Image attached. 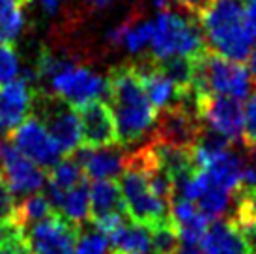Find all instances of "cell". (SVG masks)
I'll list each match as a JSON object with an SVG mask.
<instances>
[{
  "label": "cell",
  "mask_w": 256,
  "mask_h": 254,
  "mask_svg": "<svg viewBox=\"0 0 256 254\" xmlns=\"http://www.w3.org/2000/svg\"><path fill=\"white\" fill-rule=\"evenodd\" d=\"M122 144L105 148H84L73 152V157L80 162L82 172L88 180H116L126 168V156L120 150Z\"/></svg>",
  "instance_id": "obj_14"
},
{
  "label": "cell",
  "mask_w": 256,
  "mask_h": 254,
  "mask_svg": "<svg viewBox=\"0 0 256 254\" xmlns=\"http://www.w3.org/2000/svg\"><path fill=\"white\" fill-rule=\"evenodd\" d=\"M230 198H232V194L228 190L220 189V187H217V185L210 182L206 189L202 190V194L196 198V206H198V210L206 215L208 219L215 220L219 219L220 215L226 213L228 206H230Z\"/></svg>",
  "instance_id": "obj_24"
},
{
  "label": "cell",
  "mask_w": 256,
  "mask_h": 254,
  "mask_svg": "<svg viewBox=\"0 0 256 254\" xmlns=\"http://www.w3.org/2000/svg\"><path fill=\"white\" fill-rule=\"evenodd\" d=\"M196 110L208 127L224 134L230 142H243L245 122L240 99L222 94H200L196 96Z\"/></svg>",
  "instance_id": "obj_10"
},
{
  "label": "cell",
  "mask_w": 256,
  "mask_h": 254,
  "mask_svg": "<svg viewBox=\"0 0 256 254\" xmlns=\"http://www.w3.org/2000/svg\"><path fill=\"white\" fill-rule=\"evenodd\" d=\"M21 73V62L19 54L12 42L0 43V86L12 82Z\"/></svg>",
  "instance_id": "obj_28"
},
{
  "label": "cell",
  "mask_w": 256,
  "mask_h": 254,
  "mask_svg": "<svg viewBox=\"0 0 256 254\" xmlns=\"http://www.w3.org/2000/svg\"><path fill=\"white\" fill-rule=\"evenodd\" d=\"M168 2H170V0H154V4H156L157 10H166V8H168Z\"/></svg>",
  "instance_id": "obj_38"
},
{
  "label": "cell",
  "mask_w": 256,
  "mask_h": 254,
  "mask_svg": "<svg viewBox=\"0 0 256 254\" xmlns=\"http://www.w3.org/2000/svg\"><path fill=\"white\" fill-rule=\"evenodd\" d=\"M0 254H32L28 248V243H26V238L21 236L17 240H12L0 245Z\"/></svg>",
  "instance_id": "obj_32"
},
{
  "label": "cell",
  "mask_w": 256,
  "mask_h": 254,
  "mask_svg": "<svg viewBox=\"0 0 256 254\" xmlns=\"http://www.w3.org/2000/svg\"><path fill=\"white\" fill-rule=\"evenodd\" d=\"M30 114L47 127V131L62 148L64 156H72L73 152L80 148V124L77 108L58 98L56 94L43 88H34Z\"/></svg>",
  "instance_id": "obj_6"
},
{
  "label": "cell",
  "mask_w": 256,
  "mask_h": 254,
  "mask_svg": "<svg viewBox=\"0 0 256 254\" xmlns=\"http://www.w3.org/2000/svg\"><path fill=\"white\" fill-rule=\"evenodd\" d=\"M34 2H36V0H34ZM38 2H40L42 10L47 15H56L58 12L62 10V4H64V0H38Z\"/></svg>",
  "instance_id": "obj_34"
},
{
  "label": "cell",
  "mask_w": 256,
  "mask_h": 254,
  "mask_svg": "<svg viewBox=\"0 0 256 254\" xmlns=\"http://www.w3.org/2000/svg\"><path fill=\"white\" fill-rule=\"evenodd\" d=\"M0 166L8 180V185L15 196H28L43 189L47 184V172L38 162L21 154L12 142H6L2 148Z\"/></svg>",
  "instance_id": "obj_12"
},
{
  "label": "cell",
  "mask_w": 256,
  "mask_h": 254,
  "mask_svg": "<svg viewBox=\"0 0 256 254\" xmlns=\"http://www.w3.org/2000/svg\"><path fill=\"white\" fill-rule=\"evenodd\" d=\"M75 254H114L110 245H108V238L100 230H80V238L77 241V248Z\"/></svg>",
  "instance_id": "obj_27"
},
{
  "label": "cell",
  "mask_w": 256,
  "mask_h": 254,
  "mask_svg": "<svg viewBox=\"0 0 256 254\" xmlns=\"http://www.w3.org/2000/svg\"><path fill=\"white\" fill-rule=\"evenodd\" d=\"M22 0H0V28L10 42H15L24 28Z\"/></svg>",
  "instance_id": "obj_25"
},
{
  "label": "cell",
  "mask_w": 256,
  "mask_h": 254,
  "mask_svg": "<svg viewBox=\"0 0 256 254\" xmlns=\"http://www.w3.org/2000/svg\"><path fill=\"white\" fill-rule=\"evenodd\" d=\"M80 124V146L84 148H105L120 144L116 118L107 101L92 99L75 106Z\"/></svg>",
  "instance_id": "obj_11"
},
{
  "label": "cell",
  "mask_w": 256,
  "mask_h": 254,
  "mask_svg": "<svg viewBox=\"0 0 256 254\" xmlns=\"http://www.w3.org/2000/svg\"><path fill=\"white\" fill-rule=\"evenodd\" d=\"M243 146H245V150H247V154H249L250 161H252V162H256V138H254V140L245 142V144H243Z\"/></svg>",
  "instance_id": "obj_37"
},
{
  "label": "cell",
  "mask_w": 256,
  "mask_h": 254,
  "mask_svg": "<svg viewBox=\"0 0 256 254\" xmlns=\"http://www.w3.org/2000/svg\"><path fill=\"white\" fill-rule=\"evenodd\" d=\"M234 196H236V213L232 219L236 222L256 220V189L238 190Z\"/></svg>",
  "instance_id": "obj_29"
},
{
  "label": "cell",
  "mask_w": 256,
  "mask_h": 254,
  "mask_svg": "<svg viewBox=\"0 0 256 254\" xmlns=\"http://www.w3.org/2000/svg\"><path fill=\"white\" fill-rule=\"evenodd\" d=\"M108 245L114 254H146L152 250V232L129 219L108 236Z\"/></svg>",
  "instance_id": "obj_19"
},
{
  "label": "cell",
  "mask_w": 256,
  "mask_h": 254,
  "mask_svg": "<svg viewBox=\"0 0 256 254\" xmlns=\"http://www.w3.org/2000/svg\"><path fill=\"white\" fill-rule=\"evenodd\" d=\"M6 138H8V133L4 129H0V157H2V148H4V144H6Z\"/></svg>",
  "instance_id": "obj_39"
},
{
  "label": "cell",
  "mask_w": 256,
  "mask_h": 254,
  "mask_svg": "<svg viewBox=\"0 0 256 254\" xmlns=\"http://www.w3.org/2000/svg\"><path fill=\"white\" fill-rule=\"evenodd\" d=\"M252 77L247 66L238 60L222 56L215 50H208L194 58V80L192 90L200 94H222L236 99H247L252 90Z\"/></svg>",
  "instance_id": "obj_4"
},
{
  "label": "cell",
  "mask_w": 256,
  "mask_h": 254,
  "mask_svg": "<svg viewBox=\"0 0 256 254\" xmlns=\"http://www.w3.org/2000/svg\"><path fill=\"white\" fill-rule=\"evenodd\" d=\"M34 86L21 75L12 82L0 86V129L8 134L19 126L32 110Z\"/></svg>",
  "instance_id": "obj_13"
},
{
  "label": "cell",
  "mask_w": 256,
  "mask_h": 254,
  "mask_svg": "<svg viewBox=\"0 0 256 254\" xmlns=\"http://www.w3.org/2000/svg\"><path fill=\"white\" fill-rule=\"evenodd\" d=\"M8 142H12L21 154L47 170L52 168L64 157V152L47 131V127L32 114L10 131Z\"/></svg>",
  "instance_id": "obj_9"
},
{
  "label": "cell",
  "mask_w": 256,
  "mask_h": 254,
  "mask_svg": "<svg viewBox=\"0 0 256 254\" xmlns=\"http://www.w3.org/2000/svg\"><path fill=\"white\" fill-rule=\"evenodd\" d=\"M152 232V250L157 254H174L180 248V236L174 226V220H166L163 224L150 228Z\"/></svg>",
  "instance_id": "obj_26"
},
{
  "label": "cell",
  "mask_w": 256,
  "mask_h": 254,
  "mask_svg": "<svg viewBox=\"0 0 256 254\" xmlns=\"http://www.w3.org/2000/svg\"><path fill=\"white\" fill-rule=\"evenodd\" d=\"M15 213H17L15 194L12 192L10 185H8L4 172H0V222L15 220Z\"/></svg>",
  "instance_id": "obj_30"
},
{
  "label": "cell",
  "mask_w": 256,
  "mask_h": 254,
  "mask_svg": "<svg viewBox=\"0 0 256 254\" xmlns=\"http://www.w3.org/2000/svg\"><path fill=\"white\" fill-rule=\"evenodd\" d=\"M84 172H82V166L80 162L72 156H64L60 161L49 168L47 172V184L54 185L58 189L68 190L72 189L73 185H77L80 180H84Z\"/></svg>",
  "instance_id": "obj_23"
},
{
  "label": "cell",
  "mask_w": 256,
  "mask_h": 254,
  "mask_svg": "<svg viewBox=\"0 0 256 254\" xmlns=\"http://www.w3.org/2000/svg\"><path fill=\"white\" fill-rule=\"evenodd\" d=\"M112 213H128L122 196L120 182L92 180L90 184V220L107 217Z\"/></svg>",
  "instance_id": "obj_17"
},
{
  "label": "cell",
  "mask_w": 256,
  "mask_h": 254,
  "mask_svg": "<svg viewBox=\"0 0 256 254\" xmlns=\"http://www.w3.org/2000/svg\"><path fill=\"white\" fill-rule=\"evenodd\" d=\"M152 56L156 60L170 56H202L210 50L198 17L187 12L161 10L154 21Z\"/></svg>",
  "instance_id": "obj_3"
},
{
  "label": "cell",
  "mask_w": 256,
  "mask_h": 254,
  "mask_svg": "<svg viewBox=\"0 0 256 254\" xmlns=\"http://www.w3.org/2000/svg\"><path fill=\"white\" fill-rule=\"evenodd\" d=\"M243 166H245L243 157L240 154H236L234 150H226L224 154L215 157L204 170H206L212 184L228 190L230 194H236L242 187Z\"/></svg>",
  "instance_id": "obj_18"
},
{
  "label": "cell",
  "mask_w": 256,
  "mask_h": 254,
  "mask_svg": "<svg viewBox=\"0 0 256 254\" xmlns=\"http://www.w3.org/2000/svg\"><path fill=\"white\" fill-rule=\"evenodd\" d=\"M86 4L88 10H96V12H100V10H107L110 8L116 2V0H82Z\"/></svg>",
  "instance_id": "obj_35"
},
{
  "label": "cell",
  "mask_w": 256,
  "mask_h": 254,
  "mask_svg": "<svg viewBox=\"0 0 256 254\" xmlns=\"http://www.w3.org/2000/svg\"><path fill=\"white\" fill-rule=\"evenodd\" d=\"M50 92L78 106L92 99H108V78L90 70L84 62H73L49 78Z\"/></svg>",
  "instance_id": "obj_7"
},
{
  "label": "cell",
  "mask_w": 256,
  "mask_h": 254,
  "mask_svg": "<svg viewBox=\"0 0 256 254\" xmlns=\"http://www.w3.org/2000/svg\"><path fill=\"white\" fill-rule=\"evenodd\" d=\"M156 60V58H154ZM157 68L163 71L178 88L180 94H191L192 80H194V58L191 56H170L163 60H156Z\"/></svg>",
  "instance_id": "obj_21"
},
{
  "label": "cell",
  "mask_w": 256,
  "mask_h": 254,
  "mask_svg": "<svg viewBox=\"0 0 256 254\" xmlns=\"http://www.w3.org/2000/svg\"><path fill=\"white\" fill-rule=\"evenodd\" d=\"M202 254H252L234 219H215L200 241Z\"/></svg>",
  "instance_id": "obj_16"
},
{
  "label": "cell",
  "mask_w": 256,
  "mask_h": 254,
  "mask_svg": "<svg viewBox=\"0 0 256 254\" xmlns=\"http://www.w3.org/2000/svg\"><path fill=\"white\" fill-rule=\"evenodd\" d=\"M120 189L131 220L154 228L172 219L170 204L152 190L146 172L129 154L126 156V168L120 174Z\"/></svg>",
  "instance_id": "obj_5"
},
{
  "label": "cell",
  "mask_w": 256,
  "mask_h": 254,
  "mask_svg": "<svg viewBox=\"0 0 256 254\" xmlns=\"http://www.w3.org/2000/svg\"><path fill=\"white\" fill-rule=\"evenodd\" d=\"M52 213H56V210L52 208L47 194L38 190L34 194H28L21 204H17L15 220H17L22 228H28V226L36 224L40 220L47 219Z\"/></svg>",
  "instance_id": "obj_22"
},
{
  "label": "cell",
  "mask_w": 256,
  "mask_h": 254,
  "mask_svg": "<svg viewBox=\"0 0 256 254\" xmlns=\"http://www.w3.org/2000/svg\"><path fill=\"white\" fill-rule=\"evenodd\" d=\"M243 122H245V129H243L242 144H245L256 138V90L247 96V101L243 105Z\"/></svg>",
  "instance_id": "obj_31"
},
{
  "label": "cell",
  "mask_w": 256,
  "mask_h": 254,
  "mask_svg": "<svg viewBox=\"0 0 256 254\" xmlns=\"http://www.w3.org/2000/svg\"><path fill=\"white\" fill-rule=\"evenodd\" d=\"M58 212L78 226H84L90 220V184L86 178L66 190Z\"/></svg>",
  "instance_id": "obj_20"
},
{
  "label": "cell",
  "mask_w": 256,
  "mask_h": 254,
  "mask_svg": "<svg viewBox=\"0 0 256 254\" xmlns=\"http://www.w3.org/2000/svg\"><path fill=\"white\" fill-rule=\"evenodd\" d=\"M82 226L52 213L47 219L24 228V238L32 254H75Z\"/></svg>",
  "instance_id": "obj_8"
},
{
  "label": "cell",
  "mask_w": 256,
  "mask_h": 254,
  "mask_svg": "<svg viewBox=\"0 0 256 254\" xmlns=\"http://www.w3.org/2000/svg\"><path fill=\"white\" fill-rule=\"evenodd\" d=\"M154 36V21L144 19L140 14H131L124 22L110 28L105 34V47L108 49H124L131 54H142L150 47Z\"/></svg>",
  "instance_id": "obj_15"
},
{
  "label": "cell",
  "mask_w": 256,
  "mask_h": 254,
  "mask_svg": "<svg viewBox=\"0 0 256 254\" xmlns=\"http://www.w3.org/2000/svg\"><path fill=\"white\" fill-rule=\"evenodd\" d=\"M4 42H10V40H8V36L4 34V30L0 28V43H4Z\"/></svg>",
  "instance_id": "obj_40"
},
{
  "label": "cell",
  "mask_w": 256,
  "mask_h": 254,
  "mask_svg": "<svg viewBox=\"0 0 256 254\" xmlns=\"http://www.w3.org/2000/svg\"><path fill=\"white\" fill-rule=\"evenodd\" d=\"M243 2H245V0H243Z\"/></svg>",
  "instance_id": "obj_41"
},
{
  "label": "cell",
  "mask_w": 256,
  "mask_h": 254,
  "mask_svg": "<svg viewBox=\"0 0 256 254\" xmlns=\"http://www.w3.org/2000/svg\"><path fill=\"white\" fill-rule=\"evenodd\" d=\"M176 4H178L180 10H184L187 14L198 17V14L208 4V0H176Z\"/></svg>",
  "instance_id": "obj_33"
},
{
  "label": "cell",
  "mask_w": 256,
  "mask_h": 254,
  "mask_svg": "<svg viewBox=\"0 0 256 254\" xmlns=\"http://www.w3.org/2000/svg\"><path fill=\"white\" fill-rule=\"evenodd\" d=\"M247 70H249L250 77H252V82L256 84V45L250 47L249 56H247Z\"/></svg>",
  "instance_id": "obj_36"
},
{
  "label": "cell",
  "mask_w": 256,
  "mask_h": 254,
  "mask_svg": "<svg viewBox=\"0 0 256 254\" xmlns=\"http://www.w3.org/2000/svg\"><path fill=\"white\" fill-rule=\"evenodd\" d=\"M243 14V0H208L198 14L208 47L230 60H247L254 42L245 30Z\"/></svg>",
  "instance_id": "obj_2"
},
{
  "label": "cell",
  "mask_w": 256,
  "mask_h": 254,
  "mask_svg": "<svg viewBox=\"0 0 256 254\" xmlns=\"http://www.w3.org/2000/svg\"><path fill=\"white\" fill-rule=\"evenodd\" d=\"M108 103L114 108L118 138L129 148L154 131L157 110L148 99L135 64H120L108 73Z\"/></svg>",
  "instance_id": "obj_1"
}]
</instances>
